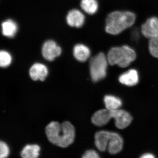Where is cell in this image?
Masks as SVG:
<instances>
[{
    "instance_id": "cell-1",
    "label": "cell",
    "mask_w": 158,
    "mask_h": 158,
    "mask_svg": "<svg viewBox=\"0 0 158 158\" xmlns=\"http://www.w3.org/2000/svg\"><path fill=\"white\" fill-rule=\"evenodd\" d=\"M46 134L51 143L62 148L72 144L75 137L74 127L68 121L61 123L52 122L46 127Z\"/></svg>"
},
{
    "instance_id": "cell-2",
    "label": "cell",
    "mask_w": 158,
    "mask_h": 158,
    "mask_svg": "<svg viewBox=\"0 0 158 158\" xmlns=\"http://www.w3.org/2000/svg\"><path fill=\"white\" fill-rule=\"evenodd\" d=\"M136 18L135 14L131 11H113L107 17L105 30L109 34L117 35L132 26Z\"/></svg>"
},
{
    "instance_id": "cell-3",
    "label": "cell",
    "mask_w": 158,
    "mask_h": 158,
    "mask_svg": "<svg viewBox=\"0 0 158 158\" xmlns=\"http://www.w3.org/2000/svg\"><path fill=\"white\" fill-rule=\"evenodd\" d=\"M107 58L110 65H117L122 68H125L135 61L136 53L129 46L115 47L110 49Z\"/></svg>"
},
{
    "instance_id": "cell-4",
    "label": "cell",
    "mask_w": 158,
    "mask_h": 158,
    "mask_svg": "<svg viewBox=\"0 0 158 158\" xmlns=\"http://www.w3.org/2000/svg\"><path fill=\"white\" fill-rule=\"evenodd\" d=\"M108 63L107 58L103 52L98 54L90 59V76L94 82L99 81L106 77Z\"/></svg>"
},
{
    "instance_id": "cell-5",
    "label": "cell",
    "mask_w": 158,
    "mask_h": 158,
    "mask_svg": "<svg viewBox=\"0 0 158 158\" xmlns=\"http://www.w3.org/2000/svg\"><path fill=\"white\" fill-rule=\"evenodd\" d=\"M112 118L115 120L116 127L123 129L127 127L132 121V117L129 113L124 110H118L111 111Z\"/></svg>"
},
{
    "instance_id": "cell-6",
    "label": "cell",
    "mask_w": 158,
    "mask_h": 158,
    "mask_svg": "<svg viewBox=\"0 0 158 158\" xmlns=\"http://www.w3.org/2000/svg\"><path fill=\"white\" fill-rule=\"evenodd\" d=\"M61 53L62 49L53 40H48L43 45V56L44 59L48 61H53L56 57L61 55Z\"/></svg>"
},
{
    "instance_id": "cell-7",
    "label": "cell",
    "mask_w": 158,
    "mask_h": 158,
    "mask_svg": "<svg viewBox=\"0 0 158 158\" xmlns=\"http://www.w3.org/2000/svg\"><path fill=\"white\" fill-rule=\"evenodd\" d=\"M141 32L146 38L152 39L158 36V18L152 17L142 24Z\"/></svg>"
},
{
    "instance_id": "cell-8",
    "label": "cell",
    "mask_w": 158,
    "mask_h": 158,
    "mask_svg": "<svg viewBox=\"0 0 158 158\" xmlns=\"http://www.w3.org/2000/svg\"><path fill=\"white\" fill-rule=\"evenodd\" d=\"M123 141L118 133L111 132L107 148V151L111 155H116L122 150Z\"/></svg>"
},
{
    "instance_id": "cell-9",
    "label": "cell",
    "mask_w": 158,
    "mask_h": 158,
    "mask_svg": "<svg viewBox=\"0 0 158 158\" xmlns=\"http://www.w3.org/2000/svg\"><path fill=\"white\" fill-rule=\"evenodd\" d=\"M66 21L69 25L75 27H81L85 21V16L81 11L73 9L68 12Z\"/></svg>"
},
{
    "instance_id": "cell-10",
    "label": "cell",
    "mask_w": 158,
    "mask_h": 158,
    "mask_svg": "<svg viewBox=\"0 0 158 158\" xmlns=\"http://www.w3.org/2000/svg\"><path fill=\"white\" fill-rule=\"evenodd\" d=\"M111 118V111L106 109L95 112L91 118V121L97 126L102 127L108 123Z\"/></svg>"
},
{
    "instance_id": "cell-11",
    "label": "cell",
    "mask_w": 158,
    "mask_h": 158,
    "mask_svg": "<svg viewBox=\"0 0 158 158\" xmlns=\"http://www.w3.org/2000/svg\"><path fill=\"white\" fill-rule=\"evenodd\" d=\"M29 73L31 79L34 81H44L48 74V69L44 64L37 63L31 66Z\"/></svg>"
},
{
    "instance_id": "cell-12",
    "label": "cell",
    "mask_w": 158,
    "mask_h": 158,
    "mask_svg": "<svg viewBox=\"0 0 158 158\" xmlns=\"http://www.w3.org/2000/svg\"><path fill=\"white\" fill-rule=\"evenodd\" d=\"M118 80L123 85L127 86H135L139 81V75L135 69H131L122 74L118 78Z\"/></svg>"
},
{
    "instance_id": "cell-13",
    "label": "cell",
    "mask_w": 158,
    "mask_h": 158,
    "mask_svg": "<svg viewBox=\"0 0 158 158\" xmlns=\"http://www.w3.org/2000/svg\"><path fill=\"white\" fill-rule=\"evenodd\" d=\"M111 131H102L98 132L95 135V144L99 150L105 152L107 150Z\"/></svg>"
},
{
    "instance_id": "cell-14",
    "label": "cell",
    "mask_w": 158,
    "mask_h": 158,
    "mask_svg": "<svg viewBox=\"0 0 158 158\" xmlns=\"http://www.w3.org/2000/svg\"><path fill=\"white\" fill-rule=\"evenodd\" d=\"M90 49L86 45L77 44L73 48L74 56L80 62H84L87 61L90 56Z\"/></svg>"
},
{
    "instance_id": "cell-15",
    "label": "cell",
    "mask_w": 158,
    "mask_h": 158,
    "mask_svg": "<svg viewBox=\"0 0 158 158\" xmlns=\"http://www.w3.org/2000/svg\"><path fill=\"white\" fill-rule=\"evenodd\" d=\"M2 33L4 36L11 38L15 36L18 31L16 23L11 19H8L2 24Z\"/></svg>"
},
{
    "instance_id": "cell-16",
    "label": "cell",
    "mask_w": 158,
    "mask_h": 158,
    "mask_svg": "<svg viewBox=\"0 0 158 158\" xmlns=\"http://www.w3.org/2000/svg\"><path fill=\"white\" fill-rule=\"evenodd\" d=\"M40 150L37 144H27L23 148L21 156L22 158H38Z\"/></svg>"
},
{
    "instance_id": "cell-17",
    "label": "cell",
    "mask_w": 158,
    "mask_h": 158,
    "mask_svg": "<svg viewBox=\"0 0 158 158\" xmlns=\"http://www.w3.org/2000/svg\"><path fill=\"white\" fill-rule=\"evenodd\" d=\"M106 109L110 111L119 109L122 105L121 100L113 95H106L104 98Z\"/></svg>"
},
{
    "instance_id": "cell-18",
    "label": "cell",
    "mask_w": 158,
    "mask_h": 158,
    "mask_svg": "<svg viewBox=\"0 0 158 158\" xmlns=\"http://www.w3.org/2000/svg\"><path fill=\"white\" fill-rule=\"evenodd\" d=\"M81 6L82 9L89 15L95 14L98 9V3L97 0H81Z\"/></svg>"
},
{
    "instance_id": "cell-19",
    "label": "cell",
    "mask_w": 158,
    "mask_h": 158,
    "mask_svg": "<svg viewBox=\"0 0 158 158\" xmlns=\"http://www.w3.org/2000/svg\"><path fill=\"white\" fill-rule=\"evenodd\" d=\"M11 56L8 52L2 50L0 52V65L3 68L8 67L11 64Z\"/></svg>"
},
{
    "instance_id": "cell-20",
    "label": "cell",
    "mask_w": 158,
    "mask_h": 158,
    "mask_svg": "<svg viewBox=\"0 0 158 158\" xmlns=\"http://www.w3.org/2000/svg\"><path fill=\"white\" fill-rule=\"evenodd\" d=\"M148 48L153 56L158 58V37L150 39Z\"/></svg>"
},
{
    "instance_id": "cell-21",
    "label": "cell",
    "mask_w": 158,
    "mask_h": 158,
    "mask_svg": "<svg viewBox=\"0 0 158 158\" xmlns=\"http://www.w3.org/2000/svg\"><path fill=\"white\" fill-rule=\"evenodd\" d=\"M0 158H7L9 155V146L4 141L0 143Z\"/></svg>"
},
{
    "instance_id": "cell-22",
    "label": "cell",
    "mask_w": 158,
    "mask_h": 158,
    "mask_svg": "<svg viewBox=\"0 0 158 158\" xmlns=\"http://www.w3.org/2000/svg\"><path fill=\"white\" fill-rule=\"evenodd\" d=\"M82 158H101L97 152L94 150L87 151L83 155Z\"/></svg>"
},
{
    "instance_id": "cell-23",
    "label": "cell",
    "mask_w": 158,
    "mask_h": 158,
    "mask_svg": "<svg viewBox=\"0 0 158 158\" xmlns=\"http://www.w3.org/2000/svg\"><path fill=\"white\" fill-rule=\"evenodd\" d=\"M139 158H156L155 156L151 153H145L141 156Z\"/></svg>"
},
{
    "instance_id": "cell-24",
    "label": "cell",
    "mask_w": 158,
    "mask_h": 158,
    "mask_svg": "<svg viewBox=\"0 0 158 158\" xmlns=\"http://www.w3.org/2000/svg\"></svg>"
}]
</instances>
